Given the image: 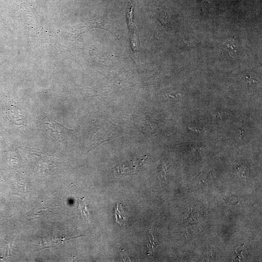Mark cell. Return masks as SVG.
<instances>
[{"label":"cell","instance_id":"obj_5","mask_svg":"<svg viewBox=\"0 0 262 262\" xmlns=\"http://www.w3.org/2000/svg\"><path fill=\"white\" fill-rule=\"evenodd\" d=\"M224 47L230 53H235L236 52V49L233 43H228L224 45Z\"/></svg>","mask_w":262,"mask_h":262},{"label":"cell","instance_id":"obj_3","mask_svg":"<svg viewBox=\"0 0 262 262\" xmlns=\"http://www.w3.org/2000/svg\"><path fill=\"white\" fill-rule=\"evenodd\" d=\"M116 208L115 209V222L121 225L124 224L126 220V217L124 213L122 204L117 202Z\"/></svg>","mask_w":262,"mask_h":262},{"label":"cell","instance_id":"obj_6","mask_svg":"<svg viewBox=\"0 0 262 262\" xmlns=\"http://www.w3.org/2000/svg\"><path fill=\"white\" fill-rule=\"evenodd\" d=\"M189 129L193 131L198 133H205L204 130L196 127H189Z\"/></svg>","mask_w":262,"mask_h":262},{"label":"cell","instance_id":"obj_2","mask_svg":"<svg viewBox=\"0 0 262 262\" xmlns=\"http://www.w3.org/2000/svg\"><path fill=\"white\" fill-rule=\"evenodd\" d=\"M126 18L129 29L131 47L133 51L138 49L137 42L136 39L135 26L133 21V6L132 4L128 5L126 10Z\"/></svg>","mask_w":262,"mask_h":262},{"label":"cell","instance_id":"obj_1","mask_svg":"<svg viewBox=\"0 0 262 262\" xmlns=\"http://www.w3.org/2000/svg\"><path fill=\"white\" fill-rule=\"evenodd\" d=\"M43 121L47 131L52 137L60 142L71 140L74 131L63 126L57 122L43 116Z\"/></svg>","mask_w":262,"mask_h":262},{"label":"cell","instance_id":"obj_4","mask_svg":"<svg viewBox=\"0 0 262 262\" xmlns=\"http://www.w3.org/2000/svg\"><path fill=\"white\" fill-rule=\"evenodd\" d=\"M82 214H84L87 218H89V213L85 203L80 200L79 202Z\"/></svg>","mask_w":262,"mask_h":262}]
</instances>
